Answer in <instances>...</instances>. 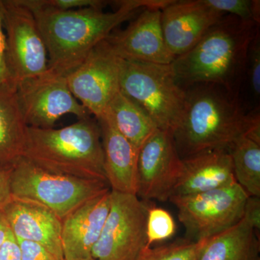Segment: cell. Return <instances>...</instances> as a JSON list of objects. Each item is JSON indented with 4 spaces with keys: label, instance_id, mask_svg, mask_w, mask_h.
I'll return each mask as SVG.
<instances>
[{
    "label": "cell",
    "instance_id": "1",
    "mask_svg": "<svg viewBox=\"0 0 260 260\" xmlns=\"http://www.w3.org/2000/svg\"><path fill=\"white\" fill-rule=\"evenodd\" d=\"M34 14L48 56V70L66 77L83 63L94 47L106 40L117 26L134 17L138 9H162L167 0L115 1L117 9L105 13L88 8L59 10L40 0H20Z\"/></svg>",
    "mask_w": 260,
    "mask_h": 260
},
{
    "label": "cell",
    "instance_id": "2",
    "mask_svg": "<svg viewBox=\"0 0 260 260\" xmlns=\"http://www.w3.org/2000/svg\"><path fill=\"white\" fill-rule=\"evenodd\" d=\"M259 30V24L224 15L190 51L173 61L171 65L178 82L185 87L215 84L240 93L248 50Z\"/></svg>",
    "mask_w": 260,
    "mask_h": 260
},
{
    "label": "cell",
    "instance_id": "3",
    "mask_svg": "<svg viewBox=\"0 0 260 260\" xmlns=\"http://www.w3.org/2000/svg\"><path fill=\"white\" fill-rule=\"evenodd\" d=\"M184 113L173 132L181 159L209 151L227 149L245 136L249 115L240 93H234L211 83L185 87Z\"/></svg>",
    "mask_w": 260,
    "mask_h": 260
},
{
    "label": "cell",
    "instance_id": "4",
    "mask_svg": "<svg viewBox=\"0 0 260 260\" xmlns=\"http://www.w3.org/2000/svg\"><path fill=\"white\" fill-rule=\"evenodd\" d=\"M24 158L48 172L107 182L100 126L90 116L60 129L29 126Z\"/></svg>",
    "mask_w": 260,
    "mask_h": 260
},
{
    "label": "cell",
    "instance_id": "5",
    "mask_svg": "<svg viewBox=\"0 0 260 260\" xmlns=\"http://www.w3.org/2000/svg\"><path fill=\"white\" fill-rule=\"evenodd\" d=\"M119 88L155 121L158 129L174 132L179 125L186 101V90L171 64L124 60L120 58Z\"/></svg>",
    "mask_w": 260,
    "mask_h": 260
},
{
    "label": "cell",
    "instance_id": "6",
    "mask_svg": "<svg viewBox=\"0 0 260 260\" xmlns=\"http://www.w3.org/2000/svg\"><path fill=\"white\" fill-rule=\"evenodd\" d=\"M105 181L48 172L23 158L13 167L12 197L44 205L62 220L80 205L109 189Z\"/></svg>",
    "mask_w": 260,
    "mask_h": 260
},
{
    "label": "cell",
    "instance_id": "7",
    "mask_svg": "<svg viewBox=\"0 0 260 260\" xmlns=\"http://www.w3.org/2000/svg\"><path fill=\"white\" fill-rule=\"evenodd\" d=\"M248 198L235 182L205 192L172 196L169 200L177 207L188 239L198 241L209 239L240 221Z\"/></svg>",
    "mask_w": 260,
    "mask_h": 260
},
{
    "label": "cell",
    "instance_id": "8",
    "mask_svg": "<svg viewBox=\"0 0 260 260\" xmlns=\"http://www.w3.org/2000/svg\"><path fill=\"white\" fill-rule=\"evenodd\" d=\"M148 205L137 195L111 190V207L92 251L95 260H137L147 244Z\"/></svg>",
    "mask_w": 260,
    "mask_h": 260
},
{
    "label": "cell",
    "instance_id": "9",
    "mask_svg": "<svg viewBox=\"0 0 260 260\" xmlns=\"http://www.w3.org/2000/svg\"><path fill=\"white\" fill-rule=\"evenodd\" d=\"M7 55L15 85L47 73V49L32 12L20 0H1Z\"/></svg>",
    "mask_w": 260,
    "mask_h": 260
},
{
    "label": "cell",
    "instance_id": "10",
    "mask_svg": "<svg viewBox=\"0 0 260 260\" xmlns=\"http://www.w3.org/2000/svg\"><path fill=\"white\" fill-rule=\"evenodd\" d=\"M16 95L27 125L50 129L61 116L71 114L80 119L91 114L74 97L65 76L47 73L17 84Z\"/></svg>",
    "mask_w": 260,
    "mask_h": 260
},
{
    "label": "cell",
    "instance_id": "11",
    "mask_svg": "<svg viewBox=\"0 0 260 260\" xmlns=\"http://www.w3.org/2000/svg\"><path fill=\"white\" fill-rule=\"evenodd\" d=\"M120 58L107 39L92 49L79 67L67 75L70 91L95 119L120 90Z\"/></svg>",
    "mask_w": 260,
    "mask_h": 260
},
{
    "label": "cell",
    "instance_id": "12",
    "mask_svg": "<svg viewBox=\"0 0 260 260\" xmlns=\"http://www.w3.org/2000/svg\"><path fill=\"white\" fill-rule=\"evenodd\" d=\"M182 168L173 132L157 129L138 153L137 196L144 200L167 201L180 178Z\"/></svg>",
    "mask_w": 260,
    "mask_h": 260
},
{
    "label": "cell",
    "instance_id": "13",
    "mask_svg": "<svg viewBox=\"0 0 260 260\" xmlns=\"http://www.w3.org/2000/svg\"><path fill=\"white\" fill-rule=\"evenodd\" d=\"M161 9L143 8L124 30L112 32L107 41L124 60L171 64L175 57L166 45L161 27Z\"/></svg>",
    "mask_w": 260,
    "mask_h": 260
},
{
    "label": "cell",
    "instance_id": "14",
    "mask_svg": "<svg viewBox=\"0 0 260 260\" xmlns=\"http://www.w3.org/2000/svg\"><path fill=\"white\" fill-rule=\"evenodd\" d=\"M224 15L203 0H172L162 8L160 18L169 52L176 58L190 51Z\"/></svg>",
    "mask_w": 260,
    "mask_h": 260
},
{
    "label": "cell",
    "instance_id": "15",
    "mask_svg": "<svg viewBox=\"0 0 260 260\" xmlns=\"http://www.w3.org/2000/svg\"><path fill=\"white\" fill-rule=\"evenodd\" d=\"M111 207V189L80 205L61 220L64 260L92 257Z\"/></svg>",
    "mask_w": 260,
    "mask_h": 260
},
{
    "label": "cell",
    "instance_id": "16",
    "mask_svg": "<svg viewBox=\"0 0 260 260\" xmlns=\"http://www.w3.org/2000/svg\"><path fill=\"white\" fill-rule=\"evenodd\" d=\"M13 235L40 244L64 259L61 246V219L44 205L11 197L2 210Z\"/></svg>",
    "mask_w": 260,
    "mask_h": 260
},
{
    "label": "cell",
    "instance_id": "17",
    "mask_svg": "<svg viewBox=\"0 0 260 260\" xmlns=\"http://www.w3.org/2000/svg\"><path fill=\"white\" fill-rule=\"evenodd\" d=\"M96 120L102 133L104 169L111 190L137 195L139 150L116 129L107 116Z\"/></svg>",
    "mask_w": 260,
    "mask_h": 260
},
{
    "label": "cell",
    "instance_id": "18",
    "mask_svg": "<svg viewBox=\"0 0 260 260\" xmlns=\"http://www.w3.org/2000/svg\"><path fill=\"white\" fill-rule=\"evenodd\" d=\"M182 172L172 196L198 194L237 182L227 149L203 152L182 159Z\"/></svg>",
    "mask_w": 260,
    "mask_h": 260
},
{
    "label": "cell",
    "instance_id": "19",
    "mask_svg": "<svg viewBox=\"0 0 260 260\" xmlns=\"http://www.w3.org/2000/svg\"><path fill=\"white\" fill-rule=\"evenodd\" d=\"M28 127L19 106L16 89L0 91V168H13L24 158Z\"/></svg>",
    "mask_w": 260,
    "mask_h": 260
},
{
    "label": "cell",
    "instance_id": "20",
    "mask_svg": "<svg viewBox=\"0 0 260 260\" xmlns=\"http://www.w3.org/2000/svg\"><path fill=\"white\" fill-rule=\"evenodd\" d=\"M259 238L243 217L240 221L208 239L198 260H260Z\"/></svg>",
    "mask_w": 260,
    "mask_h": 260
},
{
    "label": "cell",
    "instance_id": "21",
    "mask_svg": "<svg viewBox=\"0 0 260 260\" xmlns=\"http://www.w3.org/2000/svg\"><path fill=\"white\" fill-rule=\"evenodd\" d=\"M103 116H107L116 129L138 150L158 129L148 113L120 90L109 102Z\"/></svg>",
    "mask_w": 260,
    "mask_h": 260
},
{
    "label": "cell",
    "instance_id": "22",
    "mask_svg": "<svg viewBox=\"0 0 260 260\" xmlns=\"http://www.w3.org/2000/svg\"><path fill=\"white\" fill-rule=\"evenodd\" d=\"M229 151L237 184L249 196L260 198V145L243 136Z\"/></svg>",
    "mask_w": 260,
    "mask_h": 260
},
{
    "label": "cell",
    "instance_id": "23",
    "mask_svg": "<svg viewBox=\"0 0 260 260\" xmlns=\"http://www.w3.org/2000/svg\"><path fill=\"white\" fill-rule=\"evenodd\" d=\"M208 239H181L154 248L146 245L137 260H198Z\"/></svg>",
    "mask_w": 260,
    "mask_h": 260
},
{
    "label": "cell",
    "instance_id": "24",
    "mask_svg": "<svg viewBox=\"0 0 260 260\" xmlns=\"http://www.w3.org/2000/svg\"><path fill=\"white\" fill-rule=\"evenodd\" d=\"M176 232V223L167 210L156 207L149 208L146 218L147 246L167 240Z\"/></svg>",
    "mask_w": 260,
    "mask_h": 260
},
{
    "label": "cell",
    "instance_id": "25",
    "mask_svg": "<svg viewBox=\"0 0 260 260\" xmlns=\"http://www.w3.org/2000/svg\"><path fill=\"white\" fill-rule=\"evenodd\" d=\"M205 5L224 14L246 21L260 23L259 0H203Z\"/></svg>",
    "mask_w": 260,
    "mask_h": 260
},
{
    "label": "cell",
    "instance_id": "26",
    "mask_svg": "<svg viewBox=\"0 0 260 260\" xmlns=\"http://www.w3.org/2000/svg\"><path fill=\"white\" fill-rule=\"evenodd\" d=\"M245 77L249 83L251 95L255 102V107L259 108L260 96V32L253 38L246 61Z\"/></svg>",
    "mask_w": 260,
    "mask_h": 260
},
{
    "label": "cell",
    "instance_id": "27",
    "mask_svg": "<svg viewBox=\"0 0 260 260\" xmlns=\"http://www.w3.org/2000/svg\"><path fill=\"white\" fill-rule=\"evenodd\" d=\"M10 89H16V85L8 65L6 36L3 25L2 4L0 0V91Z\"/></svg>",
    "mask_w": 260,
    "mask_h": 260
},
{
    "label": "cell",
    "instance_id": "28",
    "mask_svg": "<svg viewBox=\"0 0 260 260\" xmlns=\"http://www.w3.org/2000/svg\"><path fill=\"white\" fill-rule=\"evenodd\" d=\"M45 6L59 10H73L94 8L103 9L109 2L103 0H40Z\"/></svg>",
    "mask_w": 260,
    "mask_h": 260
},
{
    "label": "cell",
    "instance_id": "29",
    "mask_svg": "<svg viewBox=\"0 0 260 260\" xmlns=\"http://www.w3.org/2000/svg\"><path fill=\"white\" fill-rule=\"evenodd\" d=\"M18 240L21 249L22 260H64L59 259L45 247L37 243L20 239Z\"/></svg>",
    "mask_w": 260,
    "mask_h": 260
},
{
    "label": "cell",
    "instance_id": "30",
    "mask_svg": "<svg viewBox=\"0 0 260 260\" xmlns=\"http://www.w3.org/2000/svg\"><path fill=\"white\" fill-rule=\"evenodd\" d=\"M244 218L255 232L260 230V198L249 196L244 207Z\"/></svg>",
    "mask_w": 260,
    "mask_h": 260
},
{
    "label": "cell",
    "instance_id": "31",
    "mask_svg": "<svg viewBox=\"0 0 260 260\" xmlns=\"http://www.w3.org/2000/svg\"><path fill=\"white\" fill-rule=\"evenodd\" d=\"M0 260H22L20 244L11 231L0 247Z\"/></svg>",
    "mask_w": 260,
    "mask_h": 260
},
{
    "label": "cell",
    "instance_id": "32",
    "mask_svg": "<svg viewBox=\"0 0 260 260\" xmlns=\"http://www.w3.org/2000/svg\"><path fill=\"white\" fill-rule=\"evenodd\" d=\"M13 168H0V211L11 198L10 177Z\"/></svg>",
    "mask_w": 260,
    "mask_h": 260
},
{
    "label": "cell",
    "instance_id": "33",
    "mask_svg": "<svg viewBox=\"0 0 260 260\" xmlns=\"http://www.w3.org/2000/svg\"><path fill=\"white\" fill-rule=\"evenodd\" d=\"M10 233L9 225L3 211H0V247L6 240Z\"/></svg>",
    "mask_w": 260,
    "mask_h": 260
},
{
    "label": "cell",
    "instance_id": "34",
    "mask_svg": "<svg viewBox=\"0 0 260 260\" xmlns=\"http://www.w3.org/2000/svg\"><path fill=\"white\" fill-rule=\"evenodd\" d=\"M83 260H95V259H93V257H91V258H89V259H83Z\"/></svg>",
    "mask_w": 260,
    "mask_h": 260
}]
</instances>
